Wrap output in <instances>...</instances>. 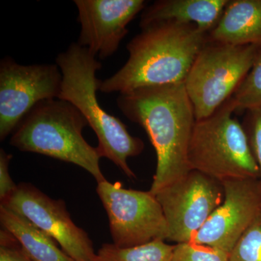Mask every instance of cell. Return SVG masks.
<instances>
[{"label":"cell","instance_id":"obj_1","mask_svg":"<svg viewBox=\"0 0 261 261\" xmlns=\"http://www.w3.org/2000/svg\"><path fill=\"white\" fill-rule=\"evenodd\" d=\"M117 105L128 119L145 129L155 149L151 193L155 195L191 171L187 152L196 118L185 82L119 94Z\"/></svg>","mask_w":261,"mask_h":261},{"label":"cell","instance_id":"obj_2","mask_svg":"<svg viewBox=\"0 0 261 261\" xmlns=\"http://www.w3.org/2000/svg\"><path fill=\"white\" fill-rule=\"evenodd\" d=\"M127 45L128 61L102 82L104 93H126L142 87L183 83L208 34L194 24L160 22L142 29Z\"/></svg>","mask_w":261,"mask_h":261},{"label":"cell","instance_id":"obj_3","mask_svg":"<svg viewBox=\"0 0 261 261\" xmlns=\"http://www.w3.org/2000/svg\"><path fill=\"white\" fill-rule=\"evenodd\" d=\"M56 63L62 73L58 99L75 106L83 115L98 139L97 148L101 158H106L129 178H136L127 161L143 152L145 144L128 133L124 123L106 112L99 105L97 92L102 84L96 74L102 65L87 47L72 43L60 53Z\"/></svg>","mask_w":261,"mask_h":261},{"label":"cell","instance_id":"obj_4","mask_svg":"<svg viewBox=\"0 0 261 261\" xmlns=\"http://www.w3.org/2000/svg\"><path fill=\"white\" fill-rule=\"evenodd\" d=\"M87 126V120L73 105L58 98L47 99L38 103L25 116L10 143L23 152L80 166L99 183L107 179L99 167V151L82 135Z\"/></svg>","mask_w":261,"mask_h":261},{"label":"cell","instance_id":"obj_5","mask_svg":"<svg viewBox=\"0 0 261 261\" xmlns=\"http://www.w3.org/2000/svg\"><path fill=\"white\" fill-rule=\"evenodd\" d=\"M233 113L230 97L211 116L196 121L187 152L190 170L220 181L260 178L246 133Z\"/></svg>","mask_w":261,"mask_h":261},{"label":"cell","instance_id":"obj_6","mask_svg":"<svg viewBox=\"0 0 261 261\" xmlns=\"http://www.w3.org/2000/svg\"><path fill=\"white\" fill-rule=\"evenodd\" d=\"M259 49L206 42L185 82L196 121L211 116L232 96L250 71Z\"/></svg>","mask_w":261,"mask_h":261},{"label":"cell","instance_id":"obj_7","mask_svg":"<svg viewBox=\"0 0 261 261\" xmlns=\"http://www.w3.org/2000/svg\"><path fill=\"white\" fill-rule=\"evenodd\" d=\"M96 191L107 213L113 245L129 248L167 240V223L153 194L108 180L97 183Z\"/></svg>","mask_w":261,"mask_h":261},{"label":"cell","instance_id":"obj_8","mask_svg":"<svg viewBox=\"0 0 261 261\" xmlns=\"http://www.w3.org/2000/svg\"><path fill=\"white\" fill-rule=\"evenodd\" d=\"M168 225L167 240L188 243L222 203V183L191 170L154 195Z\"/></svg>","mask_w":261,"mask_h":261},{"label":"cell","instance_id":"obj_9","mask_svg":"<svg viewBox=\"0 0 261 261\" xmlns=\"http://www.w3.org/2000/svg\"><path fill=\"white\" fill-rule=\"evenodd\" d=\"M61 72L58 65L18 64L12 58L0 63V140H5L42 101L59 97Z\"/></svg>","mask_w":261,"mask_h":261},{"label":"cell","instance_id":"obj_10","mask_svg":"<svg viewBox=\"0 0 261 261\" xmlns=\"http://www.w3.org/2000/svg\"><path fill=\"white\" fill-rule=\"evenodd\" d=\"M1 205L29 219L75 261H100L92 240L72 221L63 200H54L31 184L22 183L1 201Z\"/></svg>","mask_w":261,"mask_h":261},{"label":"cell","instance_id":"obj_11","mask_svg":"<svg viewBox=\"0 0 261 261\" xmlns=\"http://www.w3.org/2000/svg\"><path fill=\"white\" fill-rule=\"evenodd\" d=\"M221 183L222 203L190 242L229 254L261 211V181L260 178H235Z\"/></svg>","mask_w":261,"mask_h":261},{"label":"cell","instance_id":"obj_12","mask_svg":"<svg viewBox=\"0 0 261 261\" xmlns=\"http://www.w3.org/2000/svg\"><path fill=\"white\" fill-rule=\"evenodd\" d=\"M82 29L78 44L106 59L128 34L127 25L145 9L144 0H75Z\"/></svg>","mask_w":261,"mask_h":261},{"label":"cell","instance_id":"obj_13","mask_svg":"<svg viewBox=\"0 0 261 261\" xmlns=\"http://www.w3.org/2000/svg\"><path fill=\"white\" fill-rule=\"evenodd\" d=\"M228 0H161L145 8L140 27L145 28L160 22L194 24L208 34L217 25Z\"/></svg>","mask_w":261,"mask_h":261},{"label":"cell","instance_id":"obj_14","mask_svg":"<svg viewBox=\"0 0 261 261\" xmlns=\"http://www.w3.org/2000/svg\"><path fill=\"white\" fill-rule=\"evenodd\" d=\"M207 41L261 49V0H228Z\"/></svg>","mask_w":261,"mask_h":261},{"label":"cell","instance_id":"obj_15","mask_svg":"<svg viewBox=\"0 0 261 261\" xmlns=\"http://www.w3.org/2000/svg\"><path fill=\"white\" fill-rule=\"evenodd\" d=\"M3 228L20 243L33 261H75L58 247L54 239L29 219L0 205Z\"/></svg>","mask_w":261,"mask_h":261},{"label":"cell","instance_id":"obj_16","mask_svg":"<svg viewBox=\"0 0 261 261\" xmlns=\"http://www.w3.org/2000/svg\"><path fill=\"white\" fill-rule=\"evenodd\" d=\"M174 245L155 240L140 246L120 248L104 244L98 250L100 261H171Z\"/></svg>","mask_w":261,"mask_h":261},{"label":"cell","instance_id":"obj_17","mask_svg":"<svg viewBox=\"0 0 261 261\" xmlns=\"http://www.w3.org/2000/svg\"><path fill=\"white\" fill-rule=\"evenodd\" d=\"M235 113L261 107V49L257 51L250 71L231 97Z\"/></svg>","mask_w":261,"mask_h":261},{"label":"cell","instance_id":"obj_18","mask_svg":"<svg viewBox=\"0 0 261 261\" xmlns=\"http://www.w3.org/2000/svg\"><path fill=\"white\" fill-rule=\"evenodd\" d=\"M228 261H261V211L230 252Z\"/></svg>","mask_w":261,"mask_h":261},{"label":"cell","instance_id":"obj_19","mask_svg":"<svg viewBox=\"0 0 261 261\" xmlns=\"http://www.w3.org/2000/svg\"><path fill=\"white\" fill-rule=\"evenodd\" d=\"M228 257L223 250L188 242L174 245L171 261H228Z\"/></svg>","mask_w":261,"mask_h":261},{"label":"cell","instance_id":"obj_20","mask_svg":"<svg viewBox=\"0 0 261 261\" xmlns=\"http://www.w3.org/2000/svg\"><path fill=\"white\" fill-rule=\"evenodd\" d=\"M242 124L246 133L254 159L258 166L261 181V107L246 111Z\"/></svg>","mask_w":261,"mask_h":261},{"label":"cell","instance_id":"obj_21","mask_svg":"<svg viewBox=\"0 0 261 261\" xmlns=\"http://www.w3.org/2000/svg\"><path fill=\"white\" fill-rule=\"evenodd\" d=\"M0 261H33L23 247L8 231H0Z\"/></svg>","mask_w":261,"mask_h":261},{"label":"cell","instance_id":"obj_22","mask_svg":"<svg viewBox=\"0 0 261 261\" xmlns=\"http://www.w3.org/2000/svg\"><path fill=\"white\" fill-rule=\"evenodd\" d=\"M12 154L0 149V201L11 195L18 185H15L10 176L9 166Z\"/></svg>","mask_w":261,"mask_h":261}]
</instances>
